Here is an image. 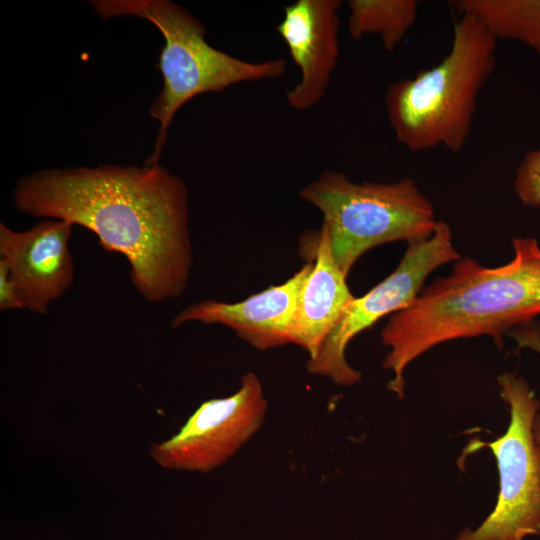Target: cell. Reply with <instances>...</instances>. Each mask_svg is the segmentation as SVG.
I'll return each mask as SVG.
<instances>
[{
    "mask_svg": "<svg viewBox=\"0 0 540 540\" xmlns=\"http://www.w3.org/2000/svg\"><path fill=\"white\" fill-rule=\"evenodd\" d=\"M13 202L20 213L93 232L105 251L126 258L131 282L148 302L176 298L188 284V190L159 164L37 171L16 182Z\"/></svg>",
    "mask_w": 540,
    "mask_h": 540,
    "instance_id": "cell-1",
    "label": "cell"
},
{
    "mask_svg": "<svg viewBox=\"0 0 540 540\" xmlns=\"http://www.w3.org/2000/svg\"><path fill=\"white\" fill-rule=\"evenodd\" d=\"M514 258L485 267L460 258L452 272L422 288L411 306L390 316L381 331L390 348L383 367L393 373L388 388L404 396V371L434 346L458 338L502 334L540 314V245L514 238Z\"/></svg>",
    "mask_w": 540,
    "mask_h": 540,
    "instance_id": "cell-2",
    "label": "cell"
},
{
    "mask_svg": "<svg viewBox=\"0 0 540 540\" xmlns=\"http://www.w3.org/2000/svg\"><path fill=\"white\" fill-rule=\"evenodd\" d=\"M496 45L478 18L460 13L441 62L388 86L384 102L396 139L411 151L442 146L459 152L471 130L477 97L495 70Z\"/></svg>",
    "mask_w": 540,
    "mask_h": 540,
    "instance_id": "cell-3",
    "label": "cell"
},
{
    "mask_svg": "<svg viewBox=\"0 0 540 540\" xmlns=\"http://www.w3.org/2000/svg\"><path fill=\"white\" fill-rule=\"evenodd\" d=\"M94 13L107 20L134 16L151 22L162 34L164 45L156 65L163 78L162 89L149 107L159 130L145 165H157L167 131L180 108L194 97L221 93L232 85L284 75L283 58L247 61L211 46L202 22L169 0H93Z\"/></svg>",
    "mask_w": 540,
    "mask_h": 540,
    "instance_id": "cell-4",
    "label": "cell"
},
{
    "mask_svg": "<svg viewBox=\"0 0 540 540\" xmlns=\"http://www.w3.org/2000/svg\"><path fill=\"white\" fill-rule=\"evenodd\" d=\"M299 196L322 213L333 257L346 276L371 248L425 240L438 222L432 203L410 178L356 183L343 172L327 170Z\"/></svg>",
    "mask_w": 540,
    "mask_h": 540,
    "instance_id": "cell-5",
    "label": "cell"
},
{
    "mask_svg": "<svg viewBox=\"0 0 540 540\" xmlns=\"http://www.w3.org/2000/svg\"><path fill=\"white\" fill-rule=\"evenodd\" d=\"M500 395L510 409L506 432L483 443L493 453L499 472L496 506L475 530L455 540H524L540 536V448L533 426L540 402L528 383L511 373L498 377Z\"/></svg>",
    "mask_w": 540,
    "mask_h": 540,
    "instance_id": "cell-6",
    "label": "cell"
},
{
    "mask_svg": "<svg viewBox=\"0 0 540 540\" xmlns=\"http://www.w3.org/2000/svg\"><path fill=\"white\" fill-rule=\"evenodd\" d=\"M460 258L449 225L438 221L429 238L409 243L400 263L389 276L365 295L351 300L317 355L308 359L307 371L327 377L340 386L360 382L361 373L345 358L350 341L382 317L411 306L432 271Z\"/></svg>",
    "mask_w": 540,
    "mask_h": 540,
    "instance_id": "cell-7",
    "label": "cell"
},
{
    "mask_svg": "<svg viewBox=\"0 0 540 540\" xmlns=\"http://www.w3.org/2000/svg\"><path fill=\"white\" fill-rule=\"evenodd\" d=\"M267 407L261 381L245 373L235 393L202 402L175 435L152 444L150 457L166 469L210 472L259 431Z\"/></svg>",
    "mask_w": 540,
    "mask_h": 540,
    "instance_id": "cell-8",
    "label": "cell"
},
{
    "mask_svg": "<svg viewBox=\"0 0 540 540\" xmlns=\"http://www.w3.org/2000/svg\"><path fill=\"white\" fill-rule=\"evenodd\" d=\"M73 227L59 219H45L24 231L0 223V259L10 270L24 309L45 315L49 304L71 287Z\"/></svg>",
    "mask_w": 540,
    "mask_h": 540,
    "instance_id": "cell-9",
    "label": "cell"
},
{
    "mask_svg": "<svg viewBox=\"0 0 540 540\" xmlns=\"http://www.w3.org/2000/svg\"><path fill=\"white\" fill-rule=\"evenodd\" d=\"M312 266L313 262H308L285 282L239 302H196L181 310L171 326L177 328L188 322L223 325L257 350L294 344L298 297Z\"/></svg>",
    "mask_w": 540,
    "mask_h": 540,
    "instance_id": "cell-10",
    "label": "cell"
},
{
    "mask_svg": "<svg viewBox=\"0 0 540 540\" xmlns=\"http://www.w3.org/2000/svg\"><path fill=\"white\" fill-rule=\"evenodd\" d=\"M341 0H297L284 8L276 31L300 71V81L286 92L289 106L304 111L326 94L339 58Z\"/></svg>",
    "mask_w": 540,
    "mask_h": 540,
    "instance_id": "cell-11",
    "label": "cell"
},
{
    "mask_svg": "<svg viewBox=\"0 0 540 540\" xmlns=\"http://www.w3.org/2000/svg\"><path fill=\"white\" fill-rule=\"evenodd\" d=\"M315 259L299 293L294 320V344L313 358L354 298L346 278L335 262L329 231L322 224Z\"/></svg>",
    "mask_w": 540,
    "mask_h": 540,
    "instance_id": "cell-12",
    "label": "cell"
},
{
    "mask_svg": "<svg viewBox=\"0 0 540 540\" xmlns=\"http://www.w3.org/2000/svg\"><path fill=\"white\" fill-rule=\"evenodd\" d=\"M453 5L478 18L497 40L520 41L540 55V0H460Z\"/></svg>",
    "mask_w": 540,
    "mask_h": 540,
    "instance_id": "cell-13",
    "label": "cell"
},
{
    "mask_svg": "<svg viewBox=\"0 0 540 540\" xmlns=\"http://www.w3.org/2000/svg\"><path fill=\"white\" fill-rule=\"evenodd\" d=\"M348 7L350 36L358 40L376 35L389 52L402 42L418 14L415 0H350Z\"/></svg>",
    "mask_w": 540,
    "mask_h": 540,
    "instance_id": "cell-14",
    "label": "cell"
},
{
    "mask_svg": "<svg viewBox=\"0 0 540 540\" xmlns=\"http://www.w3.org/2000/svg\"><path fill=\"white\" fill-rule=\"evenodd\" d=\"M514 190L524 205L540 207V145L527 152L518 165Z\"/></svg>",
    "mask_w": 540,
    "mask_h": 540,
    "instance_id": "cell-15",
    "label": "cell"
},
{
    "mask_svg": "<svg viewBox=\"0 0 540 540\" xmlns=\"http://www.w3.org/2000/svg\"><path fill=\"white\" fill-rule=\"evenodd\" d=\"M510 336L516 341L518 347L529 348L540 354V325L526 323L518 326L509 332ZM534 440L540 448V414L538 413L533 426Z\"/></svg>",
    "mask_w": 540,
    "mask_h": 540,
    "instance_id": "cell-16",
    "label": "cell"
},
{
    "mask_svg": "<svg viewBox=\"0 0 540 540\" xmlns=\"http://www.w3.org/2000/svg\"><path fill=\"white\" fill-rule=\"evenodd\" d=\"M24 309L7 264L0 259V310Z\"/></svg>",
    "mask_w": 540,
    "mask_h": 540,
    "instance_id": "cell-17",
    "label": "cell"
}]
</instances>
